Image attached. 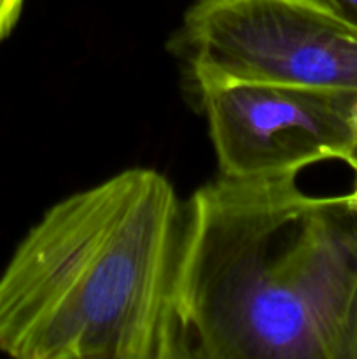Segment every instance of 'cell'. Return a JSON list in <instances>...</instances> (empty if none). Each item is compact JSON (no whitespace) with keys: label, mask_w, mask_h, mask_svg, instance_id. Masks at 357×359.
<instances>
[{"label":"cell","mask_w":357,"mask_h":359,"mask_svg":"<svg viewBox=\"0 0 357 359\" xmlns=\"http://www.w3.org/2000/svg\"><path fill=\"white\" fill-rule=\"evenodd\" d=\"M184 359H357V212L296 175L217 177L184 203Z\"/></svg>","instance_id":"6da1fadb"},{"label":"cell","mask_w":357,"mask_h":359,"mask_svg":"<svg viewBox=\"0 0 357 359\" xmlns=\"http://www.w3.org/2000/svg\"><path fill=\"white\" fill-rule=\"evenodd\" d=\"M184 203L163 174L128 168L49 207L0 276V353L184 359Z\"/></svg>","instance_id":"7a4b0ae2"},{"label":"cell","mask_w":357,"mask_h":359,"mask_svg":"<svg viewBox=\"0 0 357 359\" xmlns=\"http://www.w3.org/2000/svg\"><path fill=\"white\" fill-rule=\"evenodd\" d=\"M170 49L192 84L357 91V25L322 0H195Z\"/></svg>","instance_id":"3957f363"},{"label":"cell","mask_w":357,"mask_h":359,"mask_svg":"<svg viewBox=\"0 0 357 359\" xmlns=\"http://www.w3.org/2000/svg\"><path fill=\"white\" fill-rule=\"evenodd\" d=\"M223 177L298 175L326 160L356 167L357 91L241 81L195 84Z\"/></svg>","instance_id":"277c9868"},{"label":"cell","mask_w":357,"mask_h":359,"mask_svg":"<svg viewBox=\"0 0 357 359\" xmlns=\"http://www.w3.org/2000/svg\"><path fill=\"white\" fill-rule=\"evenodd\" d=\"M24 0H0V42L9 37L23 11Z\"/></svg>","instance_id":"5b68a950"},{"label":"cell","mask_w":357,"mask_h":359,"mask_svg":"<svg viewBox=\"0 0 357 359\" xmlns=\"http://www.w3.org/2000/svg\"><path fill=\"white\" fill-rule=\"evenodd\" d=\"M331 9H335L340 16L349 20L350 23L357 25V0H322Z\"/></svg>","instance_id":"8992f818"},{"label":"cell","mask_w":357,"mask_h":359,"mask_svg":"<svg viewBox=\"0 0 357 359\" xmlns=\"http://www.w3.org/2000/svg\"><path fill=\"white\" fill-rule=\"evenodd\" d=\"M350 126H352L354 142H356V167H354V174L357 175V97L354 100L352 111H350Z\"/></svg>","instance_id":"52a82bcc"},{"label":"cell","mask_w":357,"mask_h":359,"mask_svg":"<svg viewBox=\"0 0 357 359\" xmlns=\"http://www.w3.org/2000/svg\"><path fill=\"white\" fill-rule=\"evenodd\" d=\"M356 188H357V182H356Z\"/></svg>","instance_id":"ba28073f"}]
</instances>
